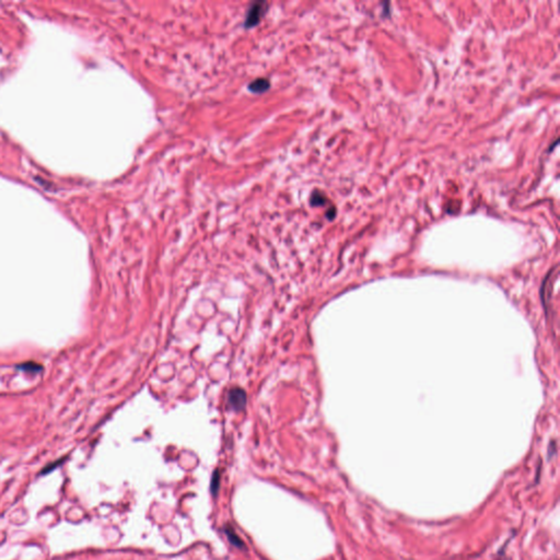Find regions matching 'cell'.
<instances>
[{"label": "cell", "instance_id": "cell-1", "mask_svg": "<svg viewBox=\"0 0 560 560\" xmlns=\"http://www.w3.org/2000/svg\"><path fill=\"white\" fill-rule=\"evenodd\" d=\"M229 403L233 409L235 410L242 409L244 406H245V403H246L245 393L240 389L232 390L229 394Z\"/></svg>", "mask_w": 560, "mask_h": 560}, {"label": "cell", "instance_id": "cell-3", "mask_svg": "<svg viewBox=\"0 0 560 560\" xmlns=\"http://www.w3.org/2000/svg\"><path fill=\"white\" fill-rule=\"evenodd\" d=\"M268 87H269V82H268V80H266L264 78H260V79L253 81L251 85H249V90L255 92V93H260V92L266 91Z\"/></svg>", "mask_w": 560, "mask_h": 560}, {"label": "cell", "instance_id": "cell-4", "mask_svg": "<svg viewBox=\"0 0 560 560\" xmlns=\"http://www.w3.org/2000/svg\"><path fill=\"white\" fill-rule=\"evenodd\" d=\"M224 532H225V534H227V537H228V539L230 540V543H231L232 545L235 546V547H237V548H242V547H244L242 539L239 537V536H237V535L235 534V532H234L233 529H232L231 527H225V528H224Z\"/></svg>", "mask_w": 560, "mask_h": 560}, {"label": "cell", "instance_id": "cell-2", "mask_svg": "<svg viewBox=\"0 0 560 560\" xmlns=\"http://www.w3.org/2000/svg\"><path fill=\"white\" fill-rule=\"evenodd\" d=\"M264 4H256V5H254V7H252L251 10L248 11V15L246 17V22H245L246 28L253 27L259 21L261 14H263V11H264L263 10L264 8L261 7Z\"/></svg>", "mask_w": 560, "mask_h": 560}, {"label": "cell", "instance_id": "cell-5", "mask_svg": "<svg viewBox=\"0 0 560 560\" xmlns=\"http://www.w3.org/2000/svg\"><path fill=\"white\" fill-rule=\"evenodd\" d=\"M219 485H220V475H219L218 470H216V472H213L212 478H211V484H210V489H211V492L213 494H217V492L219 490Z\"/></svg>", "mask_w": 560, "mask_h": 560}, {"label": "cell", "instance_id": "cell-6", "mask_svg": "<svg viewBox=\"0 0 560 560\" xmlns=\"http://www.w3.org/2000/svg\"><path fill=\"white\" fill-rule=\"evenodd\" d=\"M61 462H62V461H57V462H55V463H53V465L47 466L45 469L42 470V473H41V474H42V475H45V474L51 473V470L54 469V468H56V467L59 465V463H61Z\"/></svg>", "mask_w": 560, "mask_h": 560}]
</instances>
